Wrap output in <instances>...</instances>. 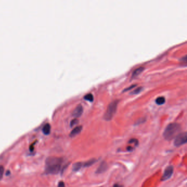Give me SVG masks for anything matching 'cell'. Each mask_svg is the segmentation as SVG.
<instances>
[{
	"label": "cell",
	"mask_w": 187,
	"mask_h": 187,
	"mask_svg": "<svg viewBox=\"0 0 187 187\" xmlns=\"http://www.w3.org/2000/svg\"><path fill=\"white\" fill-rule=\"evenodd\" d=\"M63 163L60 157L50 156L47 158L45 162V173L49 174H56L60 172Z\"/></svg>",
	"instance_id": "1"
},
{
	"label": "cell",
	"mask_w": 187,
	"mask_h": 187,
	"mask_svg": "<svg viewBox=\"0 0 187 187\" xmlns=\"http://www.w3.org/2000/svg\"><path fill=\"white\" fill-rule=\"evenodd\" d=\"M181 127L177 123H169L164 130L163 136L164 138L167 140H171L175 138L180 131Z\"/></svg>",
	"instance_id": "2"
},
{
	"label": "cell",
	"mask_w": 187,
	"mask_h": 187,
	"mask_svg": "<svg viewBox=\"0 0 187 187\" xmlns=\"http://www.w3.org/2000/svg\"><path fill=\"white\" fill-rule=\"evenodd\" d=\"M118 105L117 100H114V101L111 102L108 106L107 109H106L105 113L104 114V118L106 121L111 120L114 116L115 114Z\"/></svg>",
	"instance_id": "3"
},
{
	"label": "cell",
	"mask_w": 187,
	"mask_h": 187,
	"mask_svg": "<svg viewBox=\"0 0 187 187\" xmlns=\"http://www.w3.org/2000/svg\"><path fill=\"white\" fill-rule=\"evenodd\" d=\"M187 141V134L186 132H183L178 134L175 137L174 141V145L175 146H179L183 144H184Z\"/></svg>",
	"instance_id": "4"
},
{
	"label": "cell",
	"mask_w": 187,
	"mask_h": 187,
	"mask_svg": "<svg viewBox=\"0 0 187 187\" xmlns=\"http://www.w3.org/2000/svg\"><path fill=\"white\" fill-rule=\"evenodd\" d=\"M173 167L172 166H169L167 167L163 172L162 177L161 178L162 181H165L168 180L171 177L173 173Z\"/></svg>",
	"instance_id": "5"
},
{
	"label": "cell",
	"mask_w": 187,
	"mask_h": 187,
	"mask_svg": "<svg viewBox=\"0 0 187 187\" xmlns=\"http://www.w3.org/2000/svg\"><path fill=\"white\" fill-rule=\"evenodd\" d=\"M83 113V107L81 105H77L74 109L73 113V115L75 117H79L81 116Z\"/></svg>",
	"instance_id": "6"
},
{
	"label": "cell",
	"mask_w": 187,
	"mask_h": 187,
	"mask_svg": "<svg viewBox=\"0 0 187 187\" xmlns=\"http://www.w3.org/2000/svg\"><path fill=\"white\" fill-rule=\"evenodd\" d=\"M82 129V126H77L75 128H74L73 130L71 131L70 133V137H74L76 136V135L79 134L80 132H81Z\"/></svg>",
	"instance_id": "7"
},
{
	"label": "cell",
	"mask_w": 187,
	"mask_h": 187,
	"mask_svg": "<svg viewBox=\"0 0 187 187\" xmlns=\"http://www.w3.org/2000/svg\"><path fill=\"white\" fill-rule=\"evenodd\" d=\"M107 168H108L107 164H106V163L105 162H103L100 163V165L98 167V168H97L96 173H103V172H105Z\"/></svg>",
	"instance_id": "8"
},
{
	"label": "cell",
	"mask_w": 187,
	"mask_h": 187,
	"mask_svg": "<svg viewBox=\"0 0 187 187\" xmlns=\"http://www.w3.org/2000/svg\"><path fill=\"white\" fill-rule=\"evenodd\" d=\"M42 132L46 135H48L50 133L51 125L50 123H47L44 126V127L42 128Z\"/></svg>",
	"instance_id": "9"
},
{
	"label": "cell",
	"mask_w": 187,
	"mask_h": 187,
	"mask_svg": "<svg viewBox=\"0 0 187 187\" xmlns=\"http://www.w3.org/2000/svg\"><path fill=\"white\" fill-rule=\"evenodd\" d=\"M144 68L143 67H139L136 69L133 72V73H132V77H135L139 75L144 71Z\"/></svg>",
	"instance_id": "10"
},
{
	"label": "cell",
	"mask_w": 187,
	"mask_h": 187,
	"mask_svg": "<svg viewBox=\"0 0 187 187\" xmlns=\"http://www.w3.org/2000/svg\"><path fill=\"white\" fill-rule=\"evenodd\" d=\"M83 167V162H79L74 164L73 166V169L74 171H77L80 170L81 167Z\"/></svg>",
	"instance_id": "11"
},
{
	"label": "cell",
	"mask_w": 187,
	"mask_h": 187,
	"mask_svg": "<svg viewBox=\"0 0 187 187\" xmlns=\"http://www.w3.org/2000/svg\"><path fill=\"white\" fill-rule=\"evenodd\" d=\"M97 161L96 159H91L90 160L87 161L85 162H83V167H89L93 165V163H94Z\"/></svg>",
	"instance_id": "12"
},
{
	"label": "cell",
	"mask_w": 187,
	"mask_h": 187,
	"mask_svg": "<svg viewBox=\"0 0 187 187\" xmlns=\"http://www.w3.org/2000/svg\"><path fill=\"white\" fill-rule=\"evenodd\" d=\"M155 102L157 105H162L165 103V98L163 97H158L155 100Z\"/></svg>",
	"instance_id": "13"
},
{
	"label": "cell",
	"mask_w": 187,
	"mask_h": 187,
	"mask_svg": "<svg viewBox=\"0 0 187 187\" xmlns=\"http://www.w3.org/2000/svg\"><path fill=\"white\" fill-rule=\"evenodd\" d=\"M84 99L86 100H88L90 102H92L94 99V98L92 94L88 93L84 96Z\"/></svg>",
	"instance_id": "14"
},
{
	"label": "cell",
	"mask_w": 187,
	"mask_h": 187,
	"mask_svg": "<svg viewBox=\"0 0 187 187\" xmlns=\"http://www.w3.org/2000/svg\"><path fill=\"white\" fill-rule=\"evenodd\" d=\"M142 87H138L137 88L135 89V90L132 92L131 93V94H138L139 93H140L141 91H142Z\"/></svg>",
	"instance_id": "15"
},
{
	"label": "cell",
	"mask_w": 187,
	"mask_h": 187,
	"mask_svg": "<svg viewBox=\"0 0 187 187\" xmlns=\"http://www.w3.org/2000/svg\"><path fill=\"white\" fill-rule=\"evenodd\" d=\"M4 171H5V169H4V166H0V180L2 179L3 175H4Z\"/></svg>",
	"instance_id": "16"
},
{
	"label": "cell",
	"mask_w": 187,
	"mask_h": 187,
	"mask_svg": "<svg viewBox=\"0 0 187 187\" xmlns=\"http://www.w3.org/2000/svg\"><path fill=\"white\" fill-rule=\"evenodd\" d=\"M79 122V120L77 119H74L73 120H71V121L70 122V126L71 127H73L74 125H75L77 124Z\"/></svg>",
	"instance_id": "17"
},
{
	"label": "cell",
	"mask_w": 187,
	"mask_h": 187,
	"mask_svg": "<svg viewBox=\"0 0 187 187\" xmlns=\"http://www.w3.org/2000/svg\"><path fill=\"white\" fill-rule=\"evenodd\" d=\"M129 143H131V144L133 143V144H134V145H136V146H137L138 145V144H139L138 140L136 139H132L131 140H129Z\"/></svg>",
	"instance_id": "18"
},
{
	"label": "cell",
	"mask_w": 187,
	"mask_h": 187,
	"mask_svg": "<svg viewBox=\"0 0 187 187\" xmlns=\"http://www.w3.org/2000/svg\"><path fill=\"white\" fill-rule=\"evenodd\" d=\"M136 85H131V86H129V87H128L127 88H125V90L123 91V92H125V91H129V90H131V89H132V88H134L135 87H136Z\"/></svg>",
	"instance_id": "19"
},
{
	"label": "cell",
	"mask_w": 187,
	"mask_h": 187,
	"mask_svg": "<svg viewBox=\"0 0 187 187\" xmlns=\"http://www.w3.org/2000/svg\"><path fill=\"white\" fill-rule=\"evenodd\" d=\"M58 187H65L64 183L62 182V181H60V182L58 183Z\"/></svg>",
	"instance_id": "20"
},
{
	"label": "cell",
	"mask_w": 187,
	"mask_h": 187,
	"mask_svg": "<svg viewBox=\"0 0 187 187\" xmlns=\"http://www.w3.org/2000/svg\"><path fill=\"white\" fill-rule=\"evenodd\" d=\"M113 187H123V186L119 184H115L114 185Z\"/></svg>",
	"instance_id": "21"
}]
</instances>
